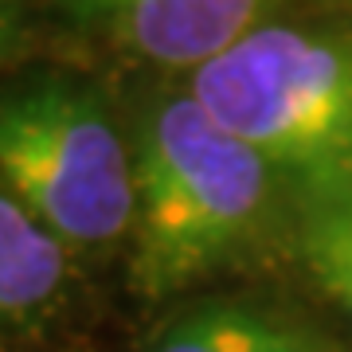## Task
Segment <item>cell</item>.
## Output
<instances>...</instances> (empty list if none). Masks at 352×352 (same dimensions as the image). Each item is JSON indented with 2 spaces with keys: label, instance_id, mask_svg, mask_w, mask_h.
I'll return each mask as SVG.
<instances>
[{
  "label": "cell",
  "instance_id": "obj_5",
  "mask_svg": "<svg viewBox=\"0 0 352 352\" xmlns=\"http://www.w3.org/2000/svg\"><path fill=\"white\" fill-rule=\"evenodd\" d=\"M67 282V243L0 188V329L36 321Z\"/></svg>",
  "mask_w": 352,
  "mask_h": 352
},
{
  "label": "cell",
  "instance_id": "obj_3",
  "mask_svg": "<svg viewBox=\"0 0 352 352\" xmlns=\"http://www.w3.org/2000/svg\"><path fill=\"white\" fill-rule=\"evenodd\" d=\"M0 188L67 247L98 251L138 219V173L110 110L71 78L0 94Z\"/></svg>",
  "mask_w": 352,
  "mask_h": 352
},
{
  "label": "cell",
  "instance_id": "obj_1",
  "mask_svg": "<svg viewBox=\"0 0 352 352\" xmlns=\"http://www.w3.org/2000/svg\"><path fill=\"white\" fill-rule=\"evenodd\" d=\"M192 98L247 141L309 215L352 204L349 24L270 20L196 67Z\"/></svg>",
  "mask_w": 352,
  "mask_h": 352
},
{
  "label": "cell",
  "instance_id": "obj_4",
  "mask_svg": "<svg viewBox=\"0 0 352 352\" xmlns=\"http://www.w3.org/2000/svg\"><path fill=\"white\" fill-rule=\"evenodd\" d=\"M87 28L157 67H204L294 0H63Z\"/></svg>",
  "mask_w": 352,
  "mask_h": 352
},
{
  "label": "cell",
  "instance_id": "obj_2",
  "mask_svg": "<svg viewBox=\"0 0 352 352\" xmlns=\"http://www.w3.org/2000/svg\"><path fill=\"white\" fill-rule=\"evenodd\" d=\"M133 282L164 298L235 263L263 239L278 176L192 94L153 102L133 149Z\"/></svg>",
  "mask_w": 352,
  "mask_h": 352
},
{
  "label": "cell",
  "instance_id": "obj_6",
  "mask_svg": "<svg viewBox=\"0 0 352 352\" xmlns=\"http://www.w3.org/2000/svg\"><path fill=\"white\" fill-rule=\"evenodd\" d=\"M145 352H325V344L266 309L212 302L168 321Z\"/></svg>",
  "mask_w": 352,
  "mask_h": 352
},
{
  "label": "cell",
  "instance_id": "obj_7",
  "mask_svg": "<svg viewBox=\"0 0 352 352\" xmlns=\"http://www.w3.org/2000/svg\"><path fill=\"white\" fill-rule=\"evenodd\" d=\"M302 254L317 286L352 317V204L305 219Z\"/></svg>",
  "mask_w": 352,
  "mask_h": 352
},
{
  "label": "cell",
  "instance_id": "obj_8",
  "mask_svg": "<svg viewBox=\"0 0 352 352\" xmlns=\"http://www.w3.org/2000/svg\"><path fill=\"white\" fill-rule=\"evenodd\" d=\"M24 20H28V0H0V67L20 47Z\"/></svg>",
  "mask_w": 352,
  "mask_h": 352
}]
</instances>
